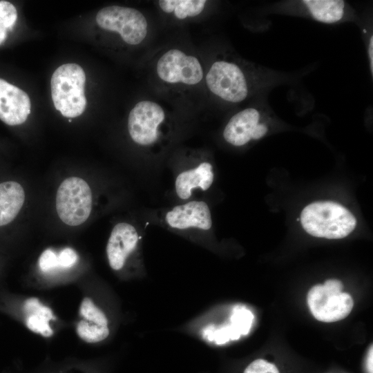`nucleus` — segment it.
Instances as JSON below:
<instances>
[{"instance_id": "obj_1", "label": "nucleus", "mask_w": 373, "mask_h": 373, "mask_svg": "<svg viewBox=\"0 0 373 373\" xmlns=\"http://www.w3.org/2000/svg\"><path fill=\"white\" fill-rule=\"evenodd\" d=\"M266 76L265 72L247 63L220 57L210 66L205 75V82L209 91L219 99L237 104L265 86Z\"/></svg>"}, {"instance_id": "obj_2", "label": "nucleus", "mask_w": 373, "mask_h": 373, "mask_svg": "<svg viewBox=\"0 0 373 373\" xmlns=\"http://www.w3.org/2000/svg\"><path fill=\"white\" fill-rule=\"evenodd\" d=\"M301 224L309 234L327 239H341L356 227L354 215L340 204L322 201L306 206L300 214Z\"/></svg>"}, {"instance_id": "obj_3", "label": "nucleus", "mask_w": 373, "mask_h": 373, "mask_svg": "<svg viewBox=\"0 0 373 373\" xmlns=\"http://www.w3.org/2000/svg\"><path fill=\"white\" fill-rule=\"evenodd\" d=\"M85 84V73L77 64H65L55 70L50 81L52 99L63 116L73 118L84 113L86 106Z\"/></svg>"}, {"instance_id": "obj_4", "label": "nucleus", "mask_w": 373, "mask_h": 373, "mask_svg": "<svg viewBox=\"0 0 373 373\" xmlns=\"http://www.w3.org/2000/svg\"><path fill=\"white\" fill-rule=\"evenodd\" d=\"M127 127L135 144L149 149L160 144L169 133L165 111L151 100H142L135 105L129 113Z\"/></svg>"}, {"instance_id": "obj_5", "label": "nucleus", "mask_w": 373, "mask_h": 373, "mask_svg": "<svg viewBox=\"0 0 373 373\" xmlns=\"http://www.w3.org/2000/svg\"><path fill=\"white\" fill-rule=\"evenodd\" d=\"M55 206L58 217L65 224H84L93 207V193L88 182L78 176L64 179L57 189Z\"/></svg>"}, {"instance_id": "obj_6", "label": "nucleus", "mask_w": 373, "mask_h": 373, "mask_svg": "<svg viewBox=\"0 0 373 373\" xmlns=\"http://www.w3.org/2000/svg\"><path fill=\"white\" fill-rule=\"evenodd\" d=\"M343 283L337 279L327 280L313 286L307 296L309 309L318 321L332 323L346 318L354 306L352 297L343 292Z\"/></svg>"}, {"instance_id": "obj_7", "label": "nucleus", "mask_w": 373, "mask_h": 373, "mask_svg": "<svg viewBox=\"0 0 373 373\" xmlns=\"http://www.w3.org/2000/svg\"><path fill=\"white\" fill-rule=\"evenodd\" d=\"M97 26L106 31L116 32L130 46L142 44L147 37L149 23L138 10L110 6L99 10L96 15Z\"/></svg>"}, {"instance_id": "obj_8", "label": "nucleus", "mask_w": 373, "mask_h": 373, "mask_svg": "<svg viewBox=\"0 0 373 373\" xmlns=\"http://www.w3.org/2000/svg\"><path fill=\"white\" fill-rule=\"evenodd\" d=\"M155 70L158 78L169 85L192 86L204 77L198 58L177 48L169 49L160 57Z\"/></svg>"}, {"instance_id": "obj_9", "label": "nucleus", "mask_w": 373, "mask_h": 373, "mask_svg": "<svg viewBox=\"0 0 373 373\" xmlns=\"http://www.w3.org/2000/svg\"><path fill=\"white\" fill-rule=\"evenodd\" d=\"M267 131L262 112L255 107H248L230 118L224 128L223 137L234 146H242L251 140L262 138Z\"/></svg>"}, {"instance_id": "obj_10", "label": "nucleus", "mask_w": 373, "mask_h": 373, "mask_svg": "<svg viewBox=\"0 0 373 373\" xmlns=\"http://www.w3.org/2000/svg\"><path fill=\"white\" fill-rule=\"evenodd\" d=\"M138 241L139 235L133 224L122 222L113 227L106 245L107 259L112 269L119 271L124 267Z\"/></svg>"}, {"instance_id": "obj_11", "label": "nucleus", "mask_w": 373, "mask_h": 373, "mask_svg": "<svg viewBox=\"0 0 373 373\" xmlns=\"http://www.w3.org/2000/svg\"><path fill=\"white\" fill-rule=\"evenodd\" d=\"M30 108V99L24 90L0 78V120L9 126L22 124Z\"/></svg>"}, {"instance_id": "obj_12", "label": "nucleus", "mask_w": 373, "mask_h": 373, "mask_svg": "<svg viewBox=\"0 0 373 373\" xmlns=\"http://www.w3.org/2000/svg\"><path fill=\"white\" fill-rule=\"evenodd\" d=\"M164 220L175 229L209 230L212 226L211 211L204 201H191L177 205L166 212Z\"/></svg>"}, {"instance_id": "obj_13", "label": "nucleus", "mask_w": 373, "mask_h": 373, "mask_svg": "<svg viewBox=\"0 0 373 373\" xmlns=\"http://www.w3.org/2000/svg\"><path fill=\"white\" fill-rule=\"evenodd\" d=\"M214 180L213 166L208 162L180 173L175 178V189L178 197L187 200L194 189L208 190Z\"/></svg>"}, {"instance_id": "obj_14", "label": "nucleus", "mask_w": 373, "mask_h": 373, "mask_svg": "<svg viewBox=\"0 0 373 373\" xmlns=\"http://www.w3.org/2000/svg\"><path fill=\"white\" fill-rule=\"evenodd\" d=\"M25 200V190L20 183L14 180L0 182V227L14 221Z\"/></svg>"}, {"instance_id": "obj_15", "label": "nucleus", "mask_w": 373, "mask_h": 373, "mask_svg": "<svg viewBox=\"0 0 373 373\" xmlns=\"http://www.w3.org/2000/svg\"><path fill=\"white\" fill-rule=\"evenodd\" d=\"M307 14L324 23H336L348 17V4L339 0H304L300 1Z\"/></svg>"}, {"instance_id": "obj_16", "label": "nucleus", "mask_w": 373, "mask_h": 373, "mask_svg": "<svg viewBox=\"0 0 373 373\" xmlns=\"http://www.w3.org/2000/svg\"><path fill=\"white\" fill-rule=\"evenodd\" d=\"M22 312L25 314L26 325L30 330L46 337L52 334L49 321L53 314L48 307L41 305L36 298H29L24 301Z\"/></svg>"}, {"instance_id": "obj_17", "label": "nucleus", "mask_w": 373, "mask_h": 373, "mask_svg": "<svg viewBox=\"0 0 373 373\" xmlns=\"http://www.w3.org/2000/svg\"><path fill=\"white\" fill-rule=\"evenodd\" d=\"M204 0H160V10L178 19H185L198 16L207 4Z\"/></svg>"}, {"instance_id": "obj_18", "label": "nucleus", "mask_w": 373, "mask_h": 373, "mask_svg": "<svg viewBox=\"0 0 373 373\" xmlns=\"http://www.w3.org/2000/svg\"><path fill=\"white\" fill-rule=\"evenodd\" d=\"M76 332L84 341L95 343L105 340L110 331L108 326H101L82 319L77 324Z\"/></svg>"}, {"instance_id": "obj_19", "label": "nucleus", "mask_w": 373, "mask_h": 373, "mask_svg": "<svg viewBox=\"0 0 373 373\" xmlns=\"http://www.w3.org/2000/svg\"><path fill=\"white\" fill-rule=\"evenodd\" d=\"M17 17V10L12 3L0 1V46L6 39L8 31L12 30Z\"/></svg>"}, {"instance_id": "obj_20", "label": "nucleus", "mask_w": 373, "mask_h": 373, "mask_svg": "<svg viewBox=\"0 0 373 373\" xmlns=\"http://www.w3.org/2000/svg\"><path fill=\"white\" fill-rule=\"evenodd\" d=\"M79 314L83 320L87 322L101 326L108 325V318L104 312L88 297L84 298L81 302Z\"/></svg>"}, {"instance_id": "obj_21", "label": "nucleus", "mask_w": 373, "mask_h": 373, "mask_svg": "<svg viewBox=\"0 0 373 373\" xmlns=\"http://www.w3.org/2000/svg\"><path fill=\"white\" fill-rule=\"evenodd\" d=\"M243 373H280V372L274 363L258 358L249 363Z\"/></svg>"}, {"instance_id": "obj_22", "label": "nucleus", "mask_w": 373, "mask_h": 373, "mask_svg": "<svg viewBox=\"0 0 373 373\" xmlns=\"http://www.w3.org/2000/svg\"><path fill=\"white\" fill-rule=\"evenodd\" d=\"M39 265L40 269L45 272L59 267L57 256L50 249L44 251L39 258Z\"/></svg>"}, {"instance_id": "obj_23", "label": "nucleus", "mask_w": 373, "mask_h": 373, "mask_svg": "<svg viewBox=\"0 0 373 373\" xmlns=\"http://www.w3.org/2000/svg\"><path fill=\"white\" fill-rule=\"evenodd\" d=\"M77 260V256L74 250L70 248L63 249L57 255L58 265L62 268H70L75 265Z\"/></svg>"}, {"instance_id": "obj_24", "label": "nucleus", "mask_w": 373, "mask_h": 373, "mask_svg": "<svg viewBox=\"0 0 373 373\" xmlns=\"http://www.w3.org/2000/svg\"><path fill=\"white\" fill-rule=\"evenodd\" d=\"M372 49H373V36L371 35L368 41L367 55H368L370 69L372 75H373V55H372L373 50Z\"/></svg>"}, {"instance_id": "obj_25", "label": "nucleus", "mask_w": 373, "mask_h": 373, "mask_svg": "<svg viewBox=\"0 0 373 373\" xmlns=\"http://www.w3.org/2000/svg\"><path fill=\"white\" fill-rule=\"evenodd\" d=\"M372 345H371L367 355V359H366V367L368 373H373V367H372V361H373V352H372Z\"/></svg>"}, {"instance_id": "obj_26", "label": "nucleus", "mask_w": 373, "mask_h": 373, "mask_svg": "<svg viewBox=\"0 0 373 373\" xmlns=\"http://www.w3.org/2000/svg\"></svg>"}]
</instances>
